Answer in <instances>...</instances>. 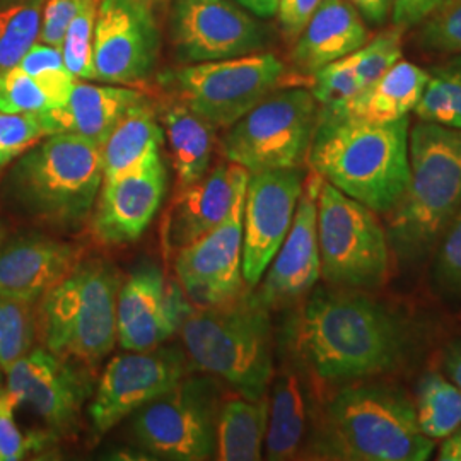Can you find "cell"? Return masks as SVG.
<instances>
[{
	"label": "cell",
	"mask_w": 461,
	"mask_h": 461,
	"mask_svg": "<svg viewBox=\"0 0 461 461\" xmlns=\"http://www.w3.org/2000/svg\"><path fill=\"white\" fill-rule=\"evenodd\" d=\"M445 0H392V14L395 26L403 30L420 24Z\"/></svg>",
	"instance_id": "cell-45"
},
{
	"label": "cell",
	"mask_w": 461,
	"mask_h": 461,
	"mask_svg": "<svg viewBox=\"0 0 461 461\" xmlns=\"http://www.w3.org/2000/svg\"><path fill=\"white\" fill-rule=\"evenodd\" d=\"M173 43L183 62L243 57L264 49L260 24L230 0H176Z\"/></svg>",
	"instance_id": "cell-16"
},
{
	"label": "cell",
	"mask_w": 461,
	"mask_h": 461,
	"mask_svg": "<svg viewBox=\"0 0 461 461\" xmlns=\"http://www.w3.org/2000/svg\"><path fill=\"white\" fill-rule=\"evenodd\" d=\"M0 369H2V367H0Z\"/></svg>",
	"instance_id": "cell-52"
},
{
	"label": "cell",
	"mask_w": 461,
	"mask_h": 461,
	"mask_svg": "<svg viewBox=\"0 0 461 461\" xmlns=\"http://www.w3.org/2000/svg\"><path fill=\"white\" fill-rule=\"evenodd\" d=\"M434 451L400 388L371 383L346 386L330 400L314 438L320 458L346 461H426Z\"/></svg>",
	"instance_id": "cell-3"
},
{
	"label": "cell",
	"mask_w": 461,
	"mask_h": 461,
	"mask_svg": "<svg viewBox=\"0 0 461 461\" xmlns=\"http://www.w3.org/2000/svg\"><path fill=\"white\" fill-rule=\"evenodd\" d=\"M101 185V146L79 133L59 132L23 154L4 195L21 214L76 230L93 211Z\"/></svg>",
	"instance_id": "cell-4"
},
{
	"label": "cell",
	"mask_w": 461,
	"mask_h": 461,
	"mask_svg": "<svg viewBox=\"0 0 461 461\" xmlns=\"http://www.w3.org/2000/svg\"><path fill=\"white\" fill-rule=\"evenodd\" d=\"M45 0L0 2V74L19 66L40 38Z\"/></svg>",
	"instance_id": "cell-31"
},
{
	"label": "cell",
	"mask_w": 461,
	"mask_h": 461,
	"mask_svg": "<svg viewBox=\"0 0 461 461\" xmlns=\"http://www.w3.org/2000/svg\"><path fill=\"white\" fill-rule=\"evenodd\" d=\"M245 197L247 190L217 228L175 257L176 276L198 308L226 303L243 293Z\"/></svg>",
	"instance_id": "cell-17"
},
{
	"label": "cell",
	"mask_w": 461,
	"mask_h": 461,
	"mask_svg": "<svg viewBox=\"0 0 461 461\" xmlns=\"http://www.w3.org/2000/svg\"><path fill=\"white\" fill-rule=\"evenodd\" d=\"M120 276L104 260H81L60 284L40 299L36 335L60 359L95 366L118 339L116 301Z\"/></svg>",
	"instance_id": "cell-7"
},
{
	"label": "cell",
	"mask_w": 461,
	"mask_h": 461,
	"mask_svg": "<svg viewBox=\"0 0 461 461\" xmlns=\"http://www.w3.org/2000/svg\"><path fill=\"white\" fill-rule=\"evenodd\" d=\"M34 303L0 294V367L5 371L33 348Z\"/></svg>",
	"instance_id": "cell-33"
},
{
	"label": "cell",
	"mask_w": 461,
	"mask_h": 461,
	"mask_svg": "<svg viewBox=\"0 0 461 461\" xmlns=\"http://www.w3.org/2000/svg\"><path fill=\"white\" fill-rule=\"evenodd\" d=\"M268 306L258 294H238L183 316L186 354L200 371L224 379L240 395L262 398L274 378Z\"/></svg>",
	"instance_id": "cell-5"
},
{
	"label": "cell",
	"mask_w": 461,
	"mask_h": 461,
	"mask_svg": "<svg viewBox=\"0 0 461 461\" xmlns=\"http://www.w3.org/2000/svg\"><path fill=\"white\" fill-rule=\"evenodd\" d=\"M99 4L101 0H84L81 9L67 28L62 45V57L68 72L76 79L96 81L93 43Z\"/></svg>",
	"instance_id": "cell-34"
},
{
	"label": "cell",
	"mask_w": 461,
	"mask_h": 461,
	"mask_svg": "<svg viewBox=\"0 0 461 461\" xmlns=\"http://www.w3.org/2000/svg\"><path fill=\"white\" fill-rule=\"evenodd\" d=\"M413 112L422 122L461 131V55L429 72L426 89Z\"/></svg>",
	"instance_id": "cell-32"
},
{
	"label": "cell",
	"mask_w": 461,
	"mask_h": 461,
	"mask_svg": "<svg viewBox=\"0 0 461 461\" xmlns=\"http://www.w3.org/2000/svg\"><path fill=\"white\" fill-rule=\"evenodd\" d=\"M53 110L45 89L21 67L0 74V112L36 113Z\"/></svg>",
	"instance_id": "cell-39"
},
{
	"label": "cell",
	"mask_w": 461,
	"mask_h": 461,
	"mask_svg": "<svg viewBox=\"0 0 461 461\" xmlns=\"http://www.w3.org/2000/svg\"><path fill=\"white\" fill-rule=\"evenodd\" d=\"M268 424V396H236L224 402L217 419L215 458L255 461L262 458Z\"/></svg>",
	"instance_id": "cell-29"
},
{
	"label": "cell",
	"mask_w": 461,
	"mask_h": 461,
	"mask_svg": "<svg viewBox=\"0 0 461 461\" xmlns=\"http://www.w3.org/2000/svg\"><path fill=\"white\" fill-rule=\"evenodd\" d=\"M320 185L321 176L314 171L304 180L291 230L268 265L270 270L258 293L268 308L304 296L321 276L318 247Z\"/></svg>",
	"instance_id": "cell-20"
},
{
	"label": "cell",
	"mask_w": 461,
	"mask_h": 461,
	"mask_svg": "<svg viewBox=\"0 0 461 461\" xmlns=\"http://www.w3.org/2000/svg\"><path fill=\"white\" fill-rule=\"evenodd\" d=\"M163 127L148 101L139 103L123 116L101 146L103 182L113 180L161 154Z\"/></svg>",
	"instance_id": "cell-28"
},
{
	"label": "cell",
	"mask_w": 461,
	"mask_h": 461,
	"mask_svg": "<svg viewBox=\"0 0 461 461\" xmlns=\"http://www.w3.org/2000/svg\"><path fill=\"white\" fill-rule=\"evenodd\" d=\"M17 67L30 74L45 89L53 108L66 104L76 77L66 67L62 50L45 43H34Z\"/></svg>",
	"instance_id": "cell-35"
},
{
	"label": "cell",
	"mask_w": 461,
	"mask_h": 461,
	"mask_svg": "<svg viewBox=\"0 0 461 461\" xmlns=\"http://www.w3.org/2000/svg\"><path fill=\"white\" fill-rule=\"evenodd\" d=\"M163 131L176 173V188L180 192L209 171L215 129L178 101L165 108Z\"/></svg>",
	"instance_id": "cell-27"
},
{
	"label": "cell",
	"mask_w": 461,
	"mask_h": 461,
	"mask_svg": "<svg viewBox=\"0 0 461 461\" xmlns=\"http://www.w3.org/2000/svg\"><path fill=\"white\" fill-rule=\"evenodd\" d=\"M146 2H148L149 5L156 7V5H163V4H166L167 0H146Z\"/></svg>",
	"instance_id": "cell-50"
},
{
	"label": "cell",
	"mask_w": 461,
	"mask_h": 461,
	"mask_svg": "<svg viewBox=\"0 0 461 461\" xmlns=\"http://www.w3.org/2000/svg\"><path fill=\"white\" fill-rule=\"evenodd\" d=\"M446 441L439 449L438 460L441 461H461V430H455L445 438Z\"/></svg>",
	"instance_id": "cell-49"
},
{
	"label": "cell",
	"mask_w": 461,
	"mask_h": 461,
	"mask_svg": "<svg viewBox=\"0 0 461 461\" xmlns=\"http://www.w3.org/2000/svg\"><path fill=\"white\" fill-rule=\"evenodd\" d=\"M409 116L390 123L318 115L308 159L314 173L376 214H390L409 183Z\"/></svg>",
	"instance_id": "cell-2"
},
{
	"label": "cell",
	"mask_w": 461,
	"mask_h": 461,
	"mask_svg": "<svg viewBox=\"0 0 461 461\" xmlns=\"http://www.w3.org/2000/svg\"><path fill=\"white\" fill-rule=\"evenodd\" d=\"M83 2L84 0H45L38 41L62 50L67 28L81 9Z\"/></svg>",
	"instance_id": "cell-42"
},
{
	"label": "cell",
	"mask_w": 461,
	"mask_h": 461,
	"mask_svg": "<svg viewBox=\"0 0 461 461\" xmlns=\"http://www.w3.org/2000/svg\"><path fill=\"white\" fill-rule=\"evenodd\" d=\"M219 390L211 378H183L175 388L137 411L133 434L156 458H215Z\"/></svg>",
	"instance_id": "cell-11"
},
{
	"label": "cell",
	"mask_w": 461,
	"mask_h": 461,
	"mask_svg": "<svg viewBox=\"0 0 461 461\" xmlns=\"http://www.w3.org/2000/svg\"><path fill=\"white\" fill-rule=\"evenodd\" d=\"M321 0H279L277 14L287 38H297Z\"/></svg>",
	"instance_id": "cell-44"
},
{
	"label": "cell",
	"mask_w": 461,
	"mask_h": 461,
	"mask_svg": "<svg viewBox=\"0 0 461 461\" xmlns=\"http://www.w3.org/2000/svg\"><path fill=\"white\" fill-rule=\"evenodd\" d=\"M159 50L154 7L146 0H101L95 28L96 81L127 86L152 72Z\"/></svg>",
	"instance_id": "cell-14"
},
{
	"label": "cell",
	"mask_w": 461,
	"mask_h": 461,
	"mask_svg": "<svg viewBox=\"0 0 461 461\" xmlns=\"http://www.w3.org/2000/svg\"><path fill=\"white\" fill-rule=\"evenodd\" d=\"M446 375L461 390V339L449 342L443 356Z\"/></svg>",
	"instance_id": "cell-47"
},
{
	"label": "cell",
	"mask_w": 461,
	"mask_h": 461,
	"mask_svg": "<svg viewBox=\"0 0 461 461\" xmlns=\"http://www.w3.org/2000/svg\"><path fill=\"white\" fill-rule=\"evenodd\" d=\"M4 373L16 407L32 409L59 438L77 432L84 402L93 392L83 364L60 359L47 348H32Z\"/></svg>",
	"instance_id": "cell-12"
},
{
	"label": "cell",
	"mask_w": 461,
	"mask_h": 461,
	"mask_svg": "<svg viewBox=\"0 0 461 461\" xmlns=\"http://www.w3.org/2000/svg\"><path fill=\"white\" fill-rule=\"evenodd\" d=\"M409 183L388 224L403 260L422 258L461 207V131L415 123L409 132Z\"/></svg>",
	"instance_id": "cell-6"
},
{
	"label": "cell",
	"mask_w": 461,
	"mask_h": 461,
	"mask_svg": "<svg viewBox=\"0 0 461 461\" xmlns=\"http://www.w3.org/2000/svg\"><path fill=\"white\" fill-rule=\"evenodd\" d=\"M352 4L364 19L373 24H383L392 11V0H347Z\"/></svg>",
	"instance_id": "cell-46"
},
{
	"label": "cell",
	"mask_w": 461,
	"mask_h": 461,
	"mask_svg": "<svg viewBox=\"0 0 461 461\" xmlns=\"http://www.w3.org/2000/svg\"><path fill=\"white\" fill-rule=\"evenodd\" d=\"M321 276L335 287L376 289L390 274V240L376 212L321 178L318 192Z\"/></svg>",
	"instance_id": "cell-8"
},
{
	"label": "cell",
	"mask_w": 461,
	"mask_h": 461,
	"mask_svg": "<svg viewBox=\"0 0 461 461\" xmlns=\"http://www.w3.org/2000/svg\"><path fill=\"white\" fill-rule=\"evenodd\" d=\"M308 393L296 371H282L268 396L265 455L272 461L296 458L308 430Z\"/></svg>",
	"instance_id": "cell-26"
},
{
	"label": "cell",
	"mask_w": 461,
	"mask_h": 461,
	"mask_svg": "<svg viewBox=\"0 0 461 461\" xmlns=\"http://www.w3.org/2000/svg\"><path fill=\"white\" fill-rule=\"evenodd\" d=\"M303 186L304 171L301 167L249 175L243 212V279L248 287L260 282L284 243Z\"/></svg>",
	"instance_id": "cell-15"
},
{
	"label": "cell",
	"mask_w": 461,
	"mask_h": 461,
	"mask_svg": "<svg viewBox=\"0 0 461 461\" xmlns=\"http://www.w3.org/2000/svg\"><path fill=\"white\" fill-rule=\"evenodd\" d=\"M417 420L430 439H445L461 428V390L441 373H428L419 381Z\"/></svg>",
	"instance_id": "cell-30"
},
{
	"label": "cell",
	"mask_w": 461,
	"mask_h": 461,
	"mask_svg": "<svg viewBox=\"0 0 461 461\" xmlns=\"http://www.w3.org/2000/svg\"><path fill=\"white\" fill-rule=\"evenodd\" d=\"M428 81V70L412 62L400 60L378 81L366 86L340 104L321 108L318 115L367 123H390L409 116L415 110Z\"/></svg>",
	"instance_id": "cell-24"
},
{
	"label": "cell",
	"mask_w": 461,
	"mask_h": 461,
	"mask_svg": "<svg viewBox=\"0 0 461 461\" xmlns=\"http://www.w3.org/2000/svg\"><path fill=\"white\" fill-rule=\"evenodd\" d=\"M57 133L50 110L36 113L0 112V167Z\"/></svg>",
	"instance_id": "cell-36"
},
{
	"label": "cell",
	"mask_w": 461,
	"mask_h": 461,
	"mask_svg": "<svg viewBox=\"0 0 461 461\" xmlns=\"http://www.w3.org/2000/svg\"><path fill=\"white\" fill-rule=\"evenodd\" d=\"M186 359L180 348L156 347L118 356L106 366L89 407L93 428L106 434L149 402L165 395L186 378Z\"/></svg>",
	"instance_id": "cell-13"
},
{
	"label": "cell",
	"mask_w": 461,
	"mask_h": 461,
	"mask_svg": "<svg viewBox=\"0 0 461 461\" xmlns=\"http://www.w3.org/2000/svg\"><path fill=\"white\" fill-rule=\"evenodd\" d=\"M185 314L176 293L166 287L161 270L154 265H142L118 291L120 346L129 352L156 348L180 329Z\"/></svg>",
	"instance_id": "cell-21"
},
{
	"label": "cell",
	"mask_w": 461,
	"mask_h": 461,
	"mask_svg": "<svg viewBox=\"0 0 461 461\" xmlns=\"http://www.w3.org/2000/svg\"><path fill=\"white\" fill-rule=\"evenodd\" d=\"M293 346L314 376L357 381L405 363L411 331L405 320L359 289H318L296 316Z\"/></svg>",
	"instance_id": "cell-1"
},
{
	"label": "cell",
	"mask_w": 461,
	"mask_h": 461,
	"mask_svg": "<svg viewBox=\"0 0 461 461\" xmlns=\"http://www.w3.org/2000/svg\"><path fill=\"white\" fill-rule=\"evenodd\" d=\"M14 409V398L7 390H0V461L23 460L32 446L17 428Z\"/></svg>",
	"instance_id": "cell-43"
},
{
	"label": "cell",
	"mask_w": 461,
	"mask_h": 461,
	"mask_svg": "<svg viewBox=\"0 0 461 461\" xmlns=\"http://www.w3.org/2000/svg\"><path fill=\"white\" fill-rule=\"evenodd\" d=\"M249 13L260 17H270L277 14L279 0H234Z\"/></svg>",
	"instance_id": "cell-48"
},
{
	"label": "cell",
	"mask_w": 461,
	"mask_h": 461,
	"mask_svg": "<svg viewBox=\"0 0 461 461\" xmlns=\"http://www.w3.org/2000/svg\"><path fill=\"white\" fill-rule=\"evenodd\" d=\"M248 178L247 167L230 161L176 192L161 226L166 255L176 257L183 248L217 228L230 214L236 198L247 190Z\"/></svg>",
	"instance_id": "cell-19"
},
{
	"label": "cell",
	"mask_w": 461,
	"mask_h": 461,
	"mask_svg": "<svg viewBox=\"0 0 461 461\" xmlns=\"http://www.w3.org/2000/svg\"><path fill=\"white\" fill-rule=\"evenodd\" d=\"M445 230L434 265V279L446 293L461 296V207Z\"/></svg>",
	"instance_id": "cell-41"
},
{
	"label": "cell",
	"mask_w": 461,
	"mask_h": 461,
	"mask_svg": "<svg viewBox=\"0 0 461 461\" xmlns=\"http://www.w3.org/2000/svg\"><path fill=\"white\" fill-rule=\"evenodd\" d=\"M318 101L303 87L274 91L230 125L222 152L251 173L301 167L312 148Z\"/></svg>",
	"instance_id": "cell-9"
},
{
	"label": "cell",
	"mask_w": 461,
	"mask_h": 461,
	"mask_svg": "<svg viewBox=\"0 0 461 461\" xmlns=\"http://www.w3.org/2000/svg\"><path fill=\"white\" fill-rule=\"evenodd\" d=\"M422 49L461 55V0H445L422 23L417 34Z\"/></svg>",
	"instance_id": "cell-38"
},
{
	"label": "cell",
	"mask_w": 461,
	"mask_h": 461,
	"mask_svg": "<svg viewBox=\"0 0 461 461\" xmlns=\"http://www.w3.org/2000/svg\"><path fill=\"white\" fill-rule=\"evenodd\" d=\"M313 96L321 108H330L361 91L356 76V51L313 74Z\"/></svg>",
	"instance_id": "cell-40"
},
{
	"label": "cell",
	"mask_w": 461,
	"mask_h": 461,
	"mask_svg": "<svg viewBox=\"0 0 461 461\" xmlns=\"http://www.w3.org/2000/svg\"><path fill=\"white\" fill-rule=\"evenodd\" d=\"M83 260V248L45 236L13 241L0 253V294L36 303Z\"/></svg>",
	"instance_id": "cell-22"
},
{
	"label": "cell",
	"mask_w": 461,
	"mask_h": 461,
	"mask_svg": "<svg viewBox=\"0 0 461 461\" xmlns=\"http://www.w3.org/2000/svg\"><path fill=\"white\" fill-rule=\"evenodd\" d=\"M285 66L272 53L200 62L165 77L180 103L214 129H230L260 101L277 91Z\"/></svg>",
	"instance_id": "cell-10"
},
{
	"label": "cell",
	"mask_w": 461,
	"mask_h": 461,
	"mask_svg": "<svg viewBox=\"0 0 461 461\" xmlns=\"http://www.w3.org/2000/svg\"><path fill=\"white\" fill-rule=\"evenodd\" d=\"M142 101L144 95L131 87L76 81L66 104L50 110V115L57 133H79L103 146L116 123Z\"/></svg>",
	"instance_id": "cell-25"
},
{
	"label": "cell",
	"mask_w": 461,
	"mask_h": 461,
	"mask_svg": "<svg viewBox=\"0 0 461 461\" xmlns=\"http://www.w3.org/2000/svg\"><path fill=\"white\" fill-rule=\"evenodd\" d=\"M369 40L361 13L347 0H321L296 38L293 62L299 72L313 76L320 68L347 57Z\"/></svg>",
	"instance_id": "cell-23"
},
{
	"label": "cell",
	"mask_w": 461,
	"mask_h": 461,
	"mask_svg": "<svg viewBox=\"0 0 461 461\" xmlns=\"http://www.w3.org/2000/svg\"><path fill=\"white\" fill-rule=\"evenodd\" d=\"M0 241H2V230H0Z\"/></svg>",
	"instance_id": "cell-51"
},
{
	"label": "cell",
	"mask_w": 461,
	"mask_h": 461,
	"mask_svg": "<svg viewBox=\"0 0 461 461\" xmlns=\"http://www.w3.org/2000/svg\"><path fill=\"white\" fill-rule=\"evenodd\" d=\"M93 215L95 238L104 245L137 241L158 214L166 192V169L156 154L132 171L104 180Z\"/></svg>",
	"instance_id": "cell-18"
},
{
	"label": "cell",
	"mask_w": 461,
	"mask_h": 461,
	"mask_svg": "<svg viewBox=\"0 0 461 461\" xmlns=\"http://www.w3.org/2000/svg\"><path fill=\"white\" fill-rule=\"evenodd\" d=\"M403 28L393 26L373 40H367L361 49L356 51V76L359 87L378 81L396 62L402 59Z\"/></svg>",
	"instance_id": "cell-37"
}]
</instances>
